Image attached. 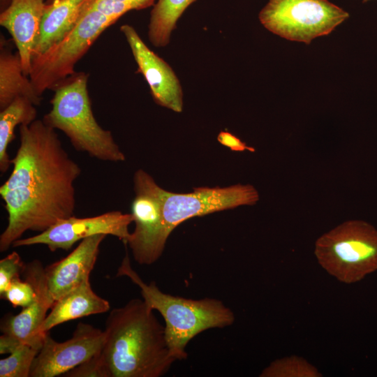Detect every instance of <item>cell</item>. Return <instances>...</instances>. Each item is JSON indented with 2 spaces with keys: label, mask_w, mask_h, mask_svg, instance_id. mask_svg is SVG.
<instances>
[{
  "label": "cell",
  "mask_w": 377,
  "mask_h": 377,
  "mask_svg": "<svg viewBox=\"0 0 377 377\" xmlns=\"http://www.w3.org/2000/svg\"><path fill=\"white\" fill-rule=\"evenodd\" d=\"M22 276L31 283L36 296L34 301L17 315H7L1 323L0 354L10 353L21 344L40 350L46 333L41 330L47 311L55 300L46 280L45 267L38 260L25 264Z\"/></svg>",
  "instance_id": "obj_10"
},
{
  "label": "cell",
  "mask_w": 377,
  "mask_h": 377,
  "mask_svg": "<svg viewBox=\"0 0 377 377\" xmlns=\"http://www.w3.org/2000/svg\"><path fill=\"white\" fill-rule=\"evenodd\" d=\"M20 145L12 172L0 186L8 223L0 235L7 251L28 231L41 232L73 216L80 165L63 147L56 130L43 119L19 126Z\"/></svg>",
  "instance_id": "obj_1"
},
{
  "label": "cell",
  "mask_w": 377,
  "mask_h": 377,
  "mask_svg": "<svg viewBox=\"0 0 377 377\" xmlns=\"http://www.w3.org/2000/svg\"><path fill=\"white\" fill-rule=\"evenodd\" d=\"M135 198L131 214L135 228L125 243L140 265H151L162 255L168 238L165 235L163 207L165 191L143 170L133 177Z\"/></svg>",
  "instance_id": "obj_8"
},
{
  "label": "cell",
  "mask_w": 377,
  "mask_h": 377,
  "mask_svg": "<svg viewBox=\"0 0 377 377\" xmlns=\"http://www.w3.org/2000/svg\"><path fill=\"white\" fill-rule=\"evenodd\" d=\"M259 200L256 188L235 184L225 188L199 187L188 193L165 191L163 217L165 235L168 238L180 223L195 216L241 205H254Z\"/></svg>",
  "instance_id": "obj_9"
},
{
  "label": "cell",
  "mask_w": 377,
  "mask_h": 377,
  "mask_svg": "<svg viewBox=\"0 0 377 377\" xmlns=\"http://www.w3.org/2000/svg\"><path fill=\"white\" fill-rule=\"evenodd\" d=\"M63 376L112 377V374L108 363L101 350L78 366L64 374Z\"/></svg>",
  "instance_id": "obj_25"
},
{
  "label": "cell",
  "mask_w": 377,
  "mask_h": 377,
  "mask_svg": "<svg viewBox=\"0 0 377 377\" xmlns=\"http://www.w3.org/2000/svg\"><path fill=\"white\" fill-rule=\"evenodd\" d=\"M85 0H55L46 3L33 56L61 40L75 27Z\"/></svg>",
  "instance_id": "obj_17"
},
{
  "label": "cell",
  "mask_w": 377,
  "mask_h": 377,
  "mask_svg": "<svg viewBox=\"0 0 377 377\" xmlns=\"http://www.w3.org/2000/svg\"><path fill=\"white\" fill-rule=\"evenodd\" d=\"M89 75L75 73L53 90L52 108L43 121L51 128L62 131L76 151L102 161L121 162L125 154L112 133L97 122L88 92Z\"/></svg>",
  "instance_id": "obj_4"
},
{
  "label": "cell",
  "mask_w": 377,
  "mask_h": 377,
  "mask_svg": "<svg viewBox=\"0 0 377 377\" xmlns=\"http://www.w3.org/2000/svg\"><path fill=\"white\" fill-rule=\"evenodd\" d=\"M260 377H320L322 374L304 358L296 355L277 359L260 374Z\"/></svg>",
  "instance_id": "obj_21"
},
{
  "label": "cell",
  "mask_w": 377,
  "mask_h": 377,
  "mask_svg": "<svg viewBox=\"0 0 377 377\" xmlns=\"http://www.w3.org/2000/svg\"><path fill=\"white\" fill-rule=\"evenodd\" d=\"M120 31L131 50L138 72L145 78L155 103L174 112H182V88L170 66L147 47L132 26L124 24Z\"/></svg>",
  "instance_id": "obj_13"
},
{
  "label": "cell",
  "mask_w": 377,
  "mask_h": 377,
  "mask_svg": "<svg viewBox=\"0 0 377 377\" xmlns=\"http://www.w3.org/2000/svg\"><path fill=\"white\" fill-rule=\"evenodd\" d=\"M36 293L30 282L20 277L13 280L5 292L0 295L1 299L8 301L14 308H25L35 300Z\"/></svg>",
  "instance_id": "obj_24"
},
{
  "label": "cell",
  "mask_w": 377,
  "mask_h": 377,
  "mask_svg": "<svg viewBox=\"0 0 377 377\" xmlns=\"http://www.w3.org/2000/svg\"><path fill=\"white\" fill-rule=\"evenodd\" d=\"M349 17L327 0H269L259 13L263 26L285 39L310 43Z\"/></svg>",
  "instance_id": "obj_7"
},
{
  "label": "cell",
  "mask_w": 377,
  "mask_h": 377,
  "mask_svg": "<svg viewBox=\"0 0 377 377\" xmlns=\"http://www.w3.org/2000/svg\"><path fill=\"white\" fill-rule=\"evenodd\" d=\"M110 308V302L95 293L88 279L54 302L41 330L46 333L65 322L105 313Z\"/></svg>",
  "instance_id": "obj_16"
},
{
  "label": "cell",
  "mask_w": 377,
  "mask_h": 377,
  "mask_svg": "<svg viewBox=\"0 0 377 377\" xmlns=\"http://www.w3.org/2000/svg\"><path fill=\"white\" fill-rule=\"evenodd\" d=\"M39 350L21 344L0 360V377H29Z\"/></svg>",
  "instance_id": "obj_22"
},
{
  "label": "cell",
  "mask_w": 377,
  "mask_h": 377,
  "mask_svg": "<svg viewBox=\"0 0 377 377\" xmlns=\"http://www.w3.org/2000/svg\"><path fill=\"white\" fill-rule=\"evenodd\" d=\"M36 105L25 97L15 99L0 112V171L5 173L11 164L8 149L15 139V129L36 119Z\"/></svg>",
  "instance_id": "obj_19"
},
{
  "label": "cell",
  "mask_w": 377,
  "mask_h": 377,
  "mask_svg": "<svg viewBox=\"0 0 377 377\" xmlns=\"http://www.w3.org/2000/svg\"><path fill=\"white\" fill-rule=\"evenodd\" d=\"M106 236L98 234L81 240L67 256L45 268L47 286L55 301L89 279Z\"/></svg>",
  "instance_id": "obj_14"
},
{
  "label": "cell",
  "mask_w": 377,
  "mask_h": 377,
  "mask_svg": "<svg viewBox=\"0 0 377 377\" xmlns=\"http://www.w3.org/2000/svg\"><path fill=\"white\" fill-rule=\"evenodd\" d=\"M45 6L46 0H10L0 14V24L10 34L28 77Z\"/></svg>",
  "instance_id": "obj_15"
},
{
  "label": "cell",
  "mask_w": 377,
  "mask_h": 377,
  "mask_svg": "<svg viewBox=\"0 0 377 377\" xmlns=\"http://www.w3.org/2000/svg\"><path fill=\"white\" fill-rule=\"evenodd\" d=\"M368 1H369V0H363V2L364 3V2Z\"/></svg>",
  "instance_id": "obj_29"
},
{
  "label": "cell",
  "mask_w": 377,
  "mask_h": 377,
  "mask_svg": "<svg viewBox=\"0 0 377 377\" xmlns=\"http://www.w3.org/2000/svg\"><path fill=\"white\" fill-rule=\"evenodd\" d=\"M25 97L36 106L43 100L36 91L29 77L24 75L17 53L1 44L0 52V110L15 99Z\"/></svg>",
  "instance_id": "obj_18"
},
{
  "label": "cell",
  "mask_w": 377,
  "mask_h": 377,
  "mask_svg": "<svg viewBox=\"0 0 377 377\" xmlns=\"http://www.w3.org/2000/svg\"><path fill=\"white\" fill-rule=\"evenodd\" d=\"M217 140L222 145L230 148L232 151H244L248 150L251 152L256 151L255 148L248 146L239 138L228 131H221L217 136Z\"/></svg>",
  "instance_id": "obj_27"
},
{
  "label": "cell",
  "mask_w": 377,
  "mask_h": 377,
  "mask_svg": "<svg viewBox=\"0 0 377 377\" xmlns=\"http://www.w3.org/2000/svg\"><path fill=\"white\" fill-rule=\"evenodd\" d=\"M314 253L339 281L358 282L377 271V229L362 220L345 221L316 240Z\"/></svg>",
  "instance_id": "obj_5"
},
{
  "label": "cell",
  "mask_w": 377,
  "mask_h": 377,
  "mask_svg": "<svg viewBox=\"0 0 377 377\" xmlns=\"http://www.w3.org/2000/svg\"><path fill=\"white\" fill-rule=\"evenodd\" d=\"M55 0H46V3H52L53 1H54Z\"/></svg>",
  "instance_id": "obj_28"
},
{
  "label": "cell",
  "mask_w": 377,
  "mask_h": 377,
  "mask_svg": "<svg viewBox=\"0 0 377 377\" xmlns=\"http://www.w3.org/2000/svg\"><path fill=\"white\" fill-rule=\"evenodd\" d=\"M104 331L80 323L71 339L63 342L47 332L31 369L30 377H55L78 366L101 350Z\"/></svg>",
  "instance_id": "obj_12"
},
{
  "label": "cell",
  "mask_w": 377,
  "mask_h": 377,
  "mask_svg": "<svg viewBox=\"0 0 377 377\" xmlns=\"http://www.w3.org/2000/svg\"><path fill=\"white\" fill-rule=\"evenodd\" d=\"M197 0H157L151 11L148 38L157 47L166 46L185 10Z\"/></svg>",
  "instance_id": "obj_20"
},
{
  "label": "cell",
  "mask_w": 377,
  "mask_h": 377,
  "mask_svg": "<svg viewBox=\"0 0 377 377\" xmlns=\"http://www.w3.org/2000/svg\"><path fill=\"white\" fill-rule=\"evenodd\" d=\"M132 222L131 213L124 214L118 210L84 218L73 215L38 235L16 240L12 246L43 244L52 252L57 249L68 251L75 242L98 234L112 235L126 243L131 235L128 227Z\"/></svg>",
  "instance_id": "obj_11"
},
{
  "label": "cell",
  "mask_w": 377,
  "mask_h": 377,
  "mask_svg": "<svg viewBox=\"0 0 377 377\" xmlns=\"http://www.w3.org/2000/svg\"><path fill=\"white\" fill-rule=\"evenodd\" d=\"M25 264L16 251L11 252L0 260V295L13 280L22 275Z\"/></svg>",
  "instance_id": "obj_26"
},
{
  "label": "cell",
  "mask_w": 377,
  "mask_h": 377,
  "mask_svg": "<svg viewBox=\"0 0 377 377\" xmlns=\"http://www.w3.org/2000/svg\"><path fill=\"white\" fill-rule=\"evenodd\" d=\"M154 311L143 299L110 311L101 352L112 377H161L176 361Z\"/></svg>",
  "instance_id": "obj_2"
},
{
  "label": "cell",
  "mask_w": 377,
  "mask_h": 377,
  "mask_svg": "<svg viewBox=\"0 0 377 377\" xmlns=\"http://www.w3.org/2000/svg\"><path fill=\"white\" fill-rule=\"evenodd\" d=\"M113 19L93 8H82L74 28L59 43L31 59L29 78L37 93L43 96L73 75L76 64L110 26Z\"/></svg>",
  "instance_id": "obj_6"
},
{
  "label": "cell",
  "mask_w": 377,
  "mask_h": 377,
  "mask_svg": "<svg viewBox=\"0 0 377 377\" xmlns=\"http://www.w3.org/2000/svg\"><path fill=\"white\" fill-rule=\"evenodd\" d=\"M117 276L128 277L140 288L147 304L161 313L167 342L176 360L187 358L185 348L196 335L209 329L230 326L235 321L232 311L219 300L185 298L162 292L155 281L146 283L133 268L127 251Z\"/></svg>",
  "instance_id": "obj_3"
},
{
  "label": "cell",
  "mask_w": 377,
  "mask_h": 377,
  "mask_svg": "<svg viewBox=\"0 0 377 377\" xmlns=\"http://www.w3.org/2000/svg\"><path fill=\"white\" fill-rule=\"evenodd\" d=\"M157 0H85L82 8H93L117 21L132 10H141L153 6Z\"/></svg>",
  "instance_id": "obj_23"
}]
</instances>
